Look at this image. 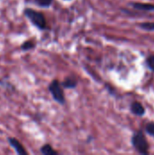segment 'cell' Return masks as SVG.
<instances>
[{
	"label": "cell",
	"mask_w": 154,
	"mask_h": 155,
	"mask_svg": "<svg viewBox=\"0 0 154 155\" xmlns=\"http://www.w3.org/2000/svg\"><path fill=\"white\" fill-rule=\"evenodd\" d=\"M139 26L146 31H154V22H146L139 24Z\"/></svg>",
	"instance_id": "8fae6325"
},
{
	"label": "cell",
	"mask_w": 154,
	"mask_h": 155,
	"mask_svg": "<svg viewBox=\"0 0 154 155\" xmlns=\"http://www.w3.org/2000/svg\"><path fill=\"white\" fill-rule=\"evenodd\" d=\"M24 15L30 21V23L37 29L41 31L47 29V22L44 15L42 12L36 11L30 7H26L24 9Z\"/></svg>",
	"instance_id": "6da1fadb"
},
{
	"label": "cell",
	"mask_w": 154,
	"mask_h": 155,
	"mask_svg": "<svg viewBox=\"0 0 154 155\" xmlns=\"http://www.w3.org/2000/svg\"><path fill=\"white\" fill-rule=\"evenodd\" d=\"M77 85V81L74 77H66L62 83V86L66 89H74Z\"/></svg>",
	"instance_id": "52a82bcc"
},
{
	"label": "cell",
	"mask_w": 154,
	"mask_h": 155,
	"mask_svg": "<svg viewBox=\"0 0 154 155\" xmlns=\"http://www.w3.org/2000/svg\"><path fill=\"white\" fill-rule=\"evenodd\" d=\"M62 87H63L62 84H60L58 80H53L48 85V90L53 99L59 104L63 105L65 104V97H64V93Z\"/></svg>",
	"instance_id": "3957f363"
},
{
	"label": "cell",
	"mask_w": 154,
	"mask_h": 155,
	"mask_svg": "<svg viewBox=\"0 0 154 155\" xmlns=\"http://www.w3.org/2000/svg\"><path fill=\"white\" fill-rule=\"evenodd\" d=\"M132 144L133 148L141 154H148L149 153V143L144 134L142 131L136 132L133 134L132 137Z\"/></svg>",
	"instance_id": "7a4b0ae2"
},
{
	"label": "cell",
	"mask_w": 154,
	"mask_h": 155,
	"mask_svg": "<svg viewBox=\"0 0 154 155\" xmlns=\"http://www.w3.org/2000/svg\"><path fill=\"white\" fill-rule=\"evenodd\" d=\"M54 0H34V3L42 8H48L53 4Z\"/></svg>",
	"instance_id": "30bf717a"
},
{
	"label": "cell",
	"mask_w": 154,
	"mask_h": 155,
	"mask_svg": "<svg viewBox=\"0 0 154 155\" xmlns=\"http://www.w3.org/2000/svg\"><path fill=\"white\" fill-rule=\"evenodd\" d=\"M145 132L146 134H148L150 136L153 137L154 138V123L153 122H151L149 124H146L145 126Z\"/></svg>",
	"instance_id": "7c38bea8"
},
{
	"label": "cell",
	"mask_w": 154,
	"mask_h": 155,
	"mask_svg": "<svg viewBox=\"0 0 154 155\" xmlns=\"http://www.w3.org/2000/svg\"><path fill=\"white\" fill-rule=\"evenodd\" d=\"M130 5L136 10L144 11V12H154V5H152V4L133 2V3H130Z\"/></svg>",
	"instance_id": "5b68a950"
},
{
	"label": "cell",
	"mask_w": 154,
	"mask_h": 155,
	"mask_svg": "<svg viewBox=\"0 0 154 155\" xmlns=\"http://www.w3.org/2000/svg\"><path fill=\"white\" fill-rule=\"evenodd\" d=\"M9 145L15 150V152L19 155H27L28 153L26 152V150L25 149V147L23 146V144L15 137H8L7 139Z\"/></svg>",
	"instance_id": "277c9868"
},
{
	"label": "cell",
	"mask_w": 154,
	"mask_h": 155,
	"mask_svg": "<svg viewBox=\"0 0 154 155\" xmlns=\"http://www.w3.org/2000/svg\"><path fill=\"white\" fill-rule=\"evenodd\" d=\"M40 152L41 153L44 155H57L58 153L56 151L54 150V148L50 145V144H44L40 148Z\"/></svg>",
	"instance_id": "ba28073f"
},
{
	"label": "cell",
	"mask_w": 154,
	"mask_h": 155,
	"mask_svg": "<svg viewBox=\"0 0 154 155\" xmlns=\"http://www.w3.org/2000/svg\"><path fill=\"white\" fill-rule=\"evenodd\" d=\"M146 64L148 66V68L154 73V54L150 55L147 59H146Z\"/></svg>",
	"instance_id": "4fadbf2b"
},
{
	"label": "cell",
	"mask_w": 154,
	"mask_h": 155,
	"mask_svg": "<svg viewBox=\"0 0 154 155\" xmlns=\"http://www.w3.org/2000/svg\"><path fill=\"white\" fill-rule=\"evenodd\" d=\"M34 46H35V44H34V41H32V40H26V41H25L20 45V48H21L22 51H29V50L34 48Z\"/></svg>",
	"instance_id": "9c48e42d"
},
{
	"label": "cell",
	"mask_w": 154,
	"mask_h": 155,
	"mask_svg": "<svg viewBox=\"0 0 154 155\" xmlns=\"http://www.w3.org/2000/svg\"><path fill=\"white\" fill-rule=\"evenodd\" d=\"M131 112L137 116H143L145 114V109L139 102H133L131 104Z\"/></svg>",
	"instance_id": "8992f818"
}]
</instances>
